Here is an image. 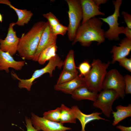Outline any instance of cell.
<instances>
[{
    "mask_svg": "<svg viewBox=\"0 0 131 131\" xmlns=\"http://www.w3.org/2000/svg\"><path fill=\"white\" fill-rule=\"evenodd\" d=\"M131 50V39L126 37L121 41L118 46H113L110 52L112 54L111 63L114 64L118 60L126 57Z\"/></svg>",
    "mask_w": 131,
    "mask_h": 131,
    "instance_id": "obj_13",
    "label": "cell"
},
{
    "mask_svg": "<svg viewBox=\"0 0 131 131\" xmlns=\"http://www.w3.org/2000/svg\"><path fill=\"white\" fill-rule=\"evenodd\" d=\"M57 38V36L53 34L51 27L48 21V23L42 33L32 60L34 61H38L39 56L41 52L47 46L56 44Z\"/></svg>",
    "mask_w": 131,
    "mask_h": 131,
    "instance_id": "obj_11",
    "label": "cell"
},
{
    "mask_svg": "<svg viewBox=\"0 0 131 131\" xmlns=\"http://www.w3.org/2000/svg\"><path fill=\"white\" fill-rule=\"evenodd\" d=\"M65 1L69 8L68 12L69 19V24L67 27L68 37L70 41H73L82 19V10L80 0Z\"/></svg>",
    "mask_w": 131,
    "mask_h": 131,
    "instance_id": "obj_6",
    "label": "cell"
},
{
    "mask_svg": "<svg viewBox=\"0 0 131 131\" xmlns=\"http://www.w3.org/2000/svg\"><path fill=\"white\" fill-rule=\"evenodd\" d=\"M91 67L88 62L85 61L81 63L77 68L80 72V74L84 76L89 71Z\"/></svg>",
    "mask_w": 131,
    "mask_h": 131,
    "instance_id": "obj_27",
    "label": "cell"
},
{
    "mask_svg": "<svg viewBox=\"0 0 131 131\" xmlns=\"http://www.w3.org/2000/svg\"><path fill=\"white\" fill-rule=\"evenodd\" d=\"M71 109L76 119L80 121L82 126L81 131H85L86 125L92 121L100 120L109 121V120L100 116L102 112H96L90 114H86L83 113L76 105L71 107Z\"/></svg>",
    "mask_w": 131,
    "mask_h": 131,
    "instance_id": "obj_15",
    "label": "cell"
},
{
    "mask_svg": "<svg viewBox=\"0 0 131 131\" xmlns=\"http://www.w3.org/2000/svg\"><path fill=\"white\" fill-rule=\"evenodd\" d=\"M57 49L56 43L51 44L46 47L39 55L38 60V63L41 65L44 64L46 61L49 60L56 55Z\"/></svg>",
    "mask_w": 131,
    "mask_h": 131,
    "instance_id": "obj_20",
    "label": "cell"
},
{
    "mask_svg": "<svg viewBox=\"0 0 131 131\" xmlns=\"http://www.w3.org/2000/svg\"><path fill=\"white\" fill-rule=\"evenodd\" d=\"M3 21V16L0 13V22H2Z\"/></svg>",
    "mask_w": 131,
    "mask_h": 131,
    "instance_id": "obj_35",
    "label": "cell"
},
{
    "mask_svg": "<svg viewBox=\"0 0 131 131\" xmlns=\"http://www.w3.org/2000/svg\"><path fill=\"white\" fill-rule=\"evenodd\" d=\"M123 33L125 35L126 37L131 39V29L126 26L124 28Z\"/></svg>",
    "mask_w": 131,
    "mask_h": 131,
    "instance_id": "obj_32",
    "label": "cell"
},
{
    "mask_svg": "<svg viewBox=\"0 0 131 131\" xmlns=\"http://www.w3.org/2000/svg\"><path fill=\"white\" fill-rule=\"evenodd\" d=\"M124 78L125 84V94H131V76L129 74H126L124 76Z\"/></svg>",
    "mask_w": 131,
    "mask_h": 131,
    "instance_id": "obj_29",
    "label": "cell"
},
{
    "mask_svg": "<svg viewBox=\"0 0 131 131\" xmlns=\"http://www.w3.org/2000/svg\"><path fill=\"white\" fill-rule=\"evenodd\" d=\"M116 111H112L114 121L112 125L115 126L119 122L127 117L131 116V104H129L126 106L119 105L115 107Z\"/></svg>",
    "mask_w": 131,
    "mask_h": 131,
    "instance_id": "obj_19",
    "label": "cell"
},
{
    "mask_svg": "<svg viewBox=\"0 0 131 131\" xmlns=\"http://www.w3.org/2000/svg\"><path fill=\"white\" fill-rule=\"evenodd\" d=\"M25 121L26 124V126L27 128V131H38L33 125L31 119L25 117Z\"/></svg>",
    "mask_w": 131,
    "mask_h": 131,
    "instance_id": "obj_31",
    "label": "cell"
},
{
    "mask_svg": "<svg viewBox=\"0 0 131 131\" xmlns=\"http://www.w3.org/2000/svg\"><path fill=\"white\" fill-rule=\"evenodd\" d=\"M83 86H86L84 77L79 74L71 81L61 84L55 85L54 89L56 91L71 94L75 90Z\"/></svg>",
    "mask_w": 131,
    "mask_h": 131,
    "instance_id": "obj_16",
    "label": "cell"
},
{
    "mask_svg": "<svg viewBox=\"0 0 131 131\" xmlns=\"http://www.w3.org/2000/svg\"><path fill=\"white\" fill-rule=\"evenodd\" d=\"M48 21H41L35 23L26 33L23 34L19 41L17 52L23 58L33 60L42 33Z\"/></svg>",
    "mask_w": 131,
    "mask_h": 131,
    "instance_id": "obj_2",
    "label": "cell"
},
{
    "mask_svg": "<svg viewBox=\"0 0 131 131\" xmlns=\"http://www.w3.org/2000/svg\"><path fill=\"white\" fill-rule=\"evenodd\" d=\"M96 6L99 8V6L101 4H105L107 1V0H93Z\"/></svg>",
    "mask_w": 131,
    "mask_h": 131,
    "instance_id": "obj_34",
    "label": "cell"
},
{
    "mask_svg": "<svg viewBox=\"0 0 131 131\" xmlns=\"http://www.w3.org/2000/svg\"><path fill=\"white\" fill-rule=\"evenodd\" d=\"M60 107L61 110L60 122L61 123H76V119L71 108L62 104Z\"/></svg>",
    "mask_w": 131,
    "mask_h": 131,
    "instance_id": "obj_21",
    "label": "cell"
},
{
    "mask_svg": "<svg viewBox=\"0 0 131 131\" xmlns=\"http://www.w3.org/2000/svg\"><path fill=\"white\" fill-rule=\"evenodd\" d=\"M78 75V72L63 70L57 80L56 84H58L71 81Z\"/></svg>",
    "mask_w": 131,
    "mask_h": 131,
    "instance_id": "obj_23",
    "label": "cell"
},
{
    "mask_svg": "<svg viewBox=\"0 0 131 131\" xmlns=\"http://www.w3.org/2000/svg\"><path fill=\"white\" fill-rule=\"evenodd\" d=\"M117 62L119 65L128 71L131 72V58L124 57L118 60Z\"/></svg>",
    "mask_w": 131,
    "mask_h": 131,
    "instance_id": "obj_28",
    "label": "cell"
},
{
    "mask_svg": "<svg viewBox=\"0 0 131 131\" xmlns=\"http://www.w3.org/2000/svg\"><path fill=\"white\" fill-rule=\"evenodd\" d=\"M25 65L24 61H16L8 53L4 52L0 48V70L9 72V68L17 71L21 70Z\"/></svg>",
    "mask_w": 131,
    "mask_h": 131,
    "instance_id": "obj_12",
    "label": "cell"
},
{
    "mask_svg": "<svg viewBox=\"0 0 131 131\" xmlns=\"http://www.w3.org/2000/svg\"><path fill=\"white\" fill-rule=\"evenodd\" d=\"M61 113L60 107H57L54 109L44 112L43 115V117L52 121L59 122Z\"/></svg>",
    "mask_w": 131,
    "mask_h": 131,
    "instance_id": "obj_24",
    "label": "cell"
},
{
    "mask_svg": "<svg viewBox=\"0 0 131 131\" xmlns=\"http://www.w3.org/2000/svg\"><path fill=\"white\" fill-rule=\"evenodd\" d=\"M80 0L82 13L81 24L97 16L105 15L104 13L99 10V8L96 6L93 0Z\"/></svg>",
    "mask_w": 131,
    "mask_h": 131,
    "instance_id": "obj_14",
    "label": "cell"
},
{
    "mask_svg": "<svg viewBox=\"0 0 131 131\" xmlns=\"http://www.w3.org/2000/svg\"><path fill=\"white\" fill-rule=\"evenodd\" d=\"M51 28L53 34L57 36V35H64L68 30L67 27L63 25L60 23Z\"/></svg>",
    "mask_w": 131,
    "mask_h": 131,
    "instance_id": "obj_26",
    "label": "cell"
},
{
    "mask_svg": "<svg viewBox=\"0 0 131 131\" xmlns=\"http://www.w3.org/2000/svg\"><path fill=\"white\" fill-rule=\"evenodd\" d=\"M102 21L95 17L81 24L77 31L72 45L79 42L84 47L90 46L93 41L99 45L105 40V30L102 28Z\"/></svg>",
    "mask_w": 131,
    "mask_h": 131,
    "instance_id": "obj_1",
    "label": "cell"
},
{
    "mask_svg": "<svg viewBox=\"0 0 131 131\" xmlns=\"http://www.w3.org/2000/svg\"><path fill=\"white\" fill-rule=\"evenodd\" d=\"M31 114L32 124L38 131H66L72 129L71 128L66 127L60 122L48 120L43 117H40L33 113Z\"/></svg>",
    "mask_w": 131,
    "mask_h": 131,
    "instance_id": "obj_9",
    "label": "cell"
},
{
    "mask_svg": "<svg viewBox=\"0 0 131 131\" xmlns=\"http://www.w3.org/2000/svg\"><path fill=\"white\" fill-rule=\"evenodd\" d=\"M122 0H113L112 2L114 6V11L112 15L106 18H99L103 21L107 23L109 26V29L105 31V38L110 41H118L120 39L119 35L123 33L125 27H120L118 22V18L120 17V9L122 4Z\"/></svg>",
    "mask_w": 131,
    "mask_h": 131,
    "instance_id": "obj_5",
    "label": "cell"
},
{
    "mask_svg": "<svg viewBox=\"0 0 131 131\" xmlns=\"http://www.w3.org/2000/svg\"><path fill=\"white\" fill-rule=\"evenodd\" d=\"M0 4H6L9 6L15 11L18 16L17 21L16 25L23 26L28 24L33 15L31 11L26 9H19L13 6L8 0H0Z\"/></svg>",
    "mask_w": 131,
    "mask_h": 131,
    "instance_id": "obj_17",
    "label": "cell"
},
{
    "mask_svg": "<svg viewBox=\"0 0 131 131\" xmlns=\"http://www.w3.org/2000/svg\"><path fill=\"white\" fill-rule=\"evenodd\" d=\"M63 62L59 56L57 54L49 60L48 63L44 67L35 71L29 79H20L13 71L11 72V75L13 77L19 81L18 86L20 88H25L27 91H30L33 82L35 79L46 73H49L50 77H52L53 71L57 67L61 69L63 66Z\"/></svg>",
    "mask_w": 131,
    "mask_h": 131,
    "instance_id": "obj_4",
    "label": "cell"
},
{
    "mask_svg": "<svg viewBox=\"0 0 131 131\" xmlns=\"http://www.w3.org/2000/svg\"><path fill=\"white\" fill-rule=\"evenodd\" d=\"M122 14L123 17L124 21L127 25V27L131 29V15L126 12L123 11Z\"/></svg>",
    "mask_w": 131,
    "mask_h": 131,
    "instance_id": "obj_30",
    "label": "cell"
},
{
    "mask_svg": "<svg viewBox=\"0 0 131 131\" xmlns=\"http://www.w3.org/2000/svg\"><path fill=\"white\" fill-rule=\"evenodd\" d=\"M15 25V23H10L6 37L3 40L0 39L1 49L4 52H8L12 57L17 52L20 38L17 37L16 32L14 30L13 27Z\"/></svg>",
    "mask_w": 131,
    "mask_h": 131,
    "instance_id": "obj_10",
    "label": "cell"
},
{
    "mask_svg": "<svg viewBox=\"0 0 131 131\" xmlns=\"http://www.w3.org/2000/svg\"><path fill=\"white\" fill-rule=\"evenodd\" d=\"M63 69L74 72H78L77 70L74 61V51L70 50L68 52L64 61L63 66Z\"/></svg>",
    "mask_w": 131,
    "mask_h": 131,
    "instance_id": "obj_22",
    "label": "cell"
},
{
    "mask_svg": "<svg viewBox=\"0 0 131 131\" xmlns=\"http://www.w3.org/2000/svg\"><path fill=\"white\" fill-rule=\"evenodd\" d=\"M119 98L118 94L113 89L103 90L98 94L93 106L95 107L100 109L106 116L109 118L113 111L112 106L113 103Z\"/></svg>",
    "mask_w": 131,
    "mask_h": 131,
    "instance_id": "obj_8",
    "label": "cell"
},
{
    "mask_svg": "<svg viewBox=\"0 0 131 131\" xmlns=\"http://www.w3.org/2000/svg\"><path fill=\"white\" fill-rule=\"evenodd\" d=\"M43 16L47 19L51 28L53 27L60 23L57 18L51 12L43 14Z\"/></svg>",
    "mask_w": 131,
    "mask_h": 131,
    "instance_id": "obj_25",
    "label": "cell"
},
{
    "mask_svg": "<svg viewBox=\"0 0 131 131\" xmlns=\"http://www.w3.org/2000/svg\"><path fill=\"white\" fill-rule=\"evenodd\" d=\"M98 94V93L90 90L86 86L78 88L71 94L72 97L77 100L87 99L94 102L96 100Z\"/></svg>",
    "mask_w": 131,
    "mask_h": 131,
    "instance_id": "obj_18",
    "label": "cell"
},
{
    "mask_svg": "<svg viewBox=\"0 0 131 131\" xmlns=\"http://www.w3.org/2000/svg\"><path fill=\"white\" fill-rule=\"evenodd\" d=\"M110 63V61L103 63L99 59L93 60L90 70L84 77L86 86L90 90L97 93L101 91Z\"/></svg>",
    "mask_w": 131,
    "mask_h": 131,
    "instance_id": "obj_3",
    "label": "cell"
},
{
    "mask_svg": "<svg viewBox=\"0 0 131 131\" xmlns=\"http://www.w3.org/2000/svg\"><path fill=\"white\" fill-rule=\"evenodd\" d=\"M125 84L124 77L115 69L110 70L106 75L102 89L115 90L120 97L123 99L125 96Z\"/></svg>",
    "mask_w": 131,
    "mask_h": 131,
    "instance_id": "obj_7",
    "label": "cell"
},
{
    "mask_svg": "<svg viewBox=\"0 0 131 131\" xmlns=\"http://www.w3.org/2000/svg\"><path fill=\"white\" fill-rule=\"evenodd\" d=\"M116 128L120 130L121 131H131V127H126L119 125L117 126Z\"/></svg>",
    "mask_w": 131,
    "mask_h": 131,
    "instance_id": "obj_33",
    "label": "cell"
}]
</instances>
